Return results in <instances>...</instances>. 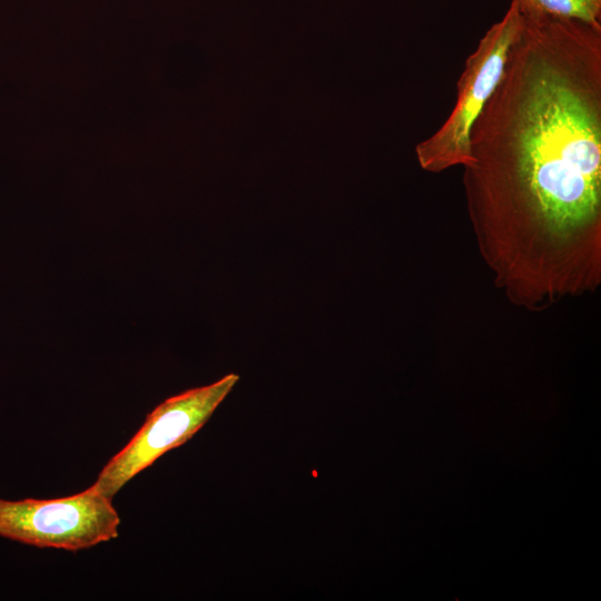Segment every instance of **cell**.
Instances as JSON below:
<instances>
[{
	"label": "cell",
	"instance_id": "obj_2",
	"mask_svg": "<svg viewBox=\"0 0 601 601\" xmlns=\"http://www.w3.org/2000/svg\"><path fill=\"white\" fill-rule=\"evenodd\" d=\"M522 23V14L511 3L503 18L485 32L475 51L469 56L457 81V97L452 112L432 136L415 148L422 169L441 173L471 162L470 134L473 124L502 77L510 48Z\"/></svg>",
	"mask_w": 601,
	"mask_h": 601
},
{
	"label": "cell",
	"instance_id": "obj_5",
	"mask_svg": "<svg viewBox=\"0 0 601 601\" xmlns=\"http://www.w3.org/2000/svg\"><path fill=\"white\" fill-rule=\"evenodd\" d=\"M526 19H577L601 26V0H512Z\"/></svg>",
	"mask_w": 601,
	"mask_h": 601
},
{
	"label": "cell",
	"instance_id": "obj_1",
	"mask_svg": "<svg viewBox=\"0 0 601 601\" xmlns=\"http://www.w3.org/2000/svg\"><path fill=\"white\" fill-rule=\"evenodd\" d=\"M463 185L480 254L515 306L601 284V26L526 19L473 124Z\"/></svg>",
	"mask_w": 601,
	"mask_h": 601
},
{
	"label": "cell",
	"instance_id": "obj_4",
	"mask_svg": "<svg viewBox=\"0 0 601 601\" xmlns=\"http://www.w3.org/2000/svg\"><path fill=\"white\" fill-rule=\"evenodd\" d=\"M238 380V375L230 373L215 383L165 400L146 416L127 445L107 462L92 485L112 500L134 476L190 440Z\"/></svg>",
	"mask_w": 601,
	"mask_h": 601
},
{
	"label": "cell",
	"instance_id": "obj_3",
	"mask_svg": "<svg viewBox=\"0 0 601 601\" xmlns=\"http://www.w3.org/2000/svg\"><path fill=\"white\" fill-rule=\"evenodd\" d=\"M120 516L93 485L65 497L0 499V536L37 548L80 551L118 536Z\"/></svg>",
	"mask_w": 601,
	"mask_h": 601
}]
</instances>
